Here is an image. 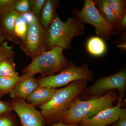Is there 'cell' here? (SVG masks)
<instances>
[{
    "label": "cell",
    "mask_w": 126,
    "mask_h": 126,
    "mask_svg": "<svg viewBox=\"0 0 126 126\" xmlns=\"http://www.w3.org/2000/svg\"><path fill=\"white\" fill-rule=\"evenodd\" d=\"M88 82L86 80H78L65 87L56 89L50 100L40 107L46 124L51 126L62 122L72 102L86 89Z\"/></svg>",
    "instance_id": "obj_1"
},
{
    "label": "cell",
    "mask_w": 126,
    "mask_h": 126,
    "mask_svg": "<svg viewBox=\"0 0 126 126\" xmlns=\"http://www.w3.org/2000/svg\"><path fill=\"white\" fill-rule=\"evenodd\" d=\"M119 97V94L115 90L88 101H82L77 97L72 102L61 122L67 125L79 124L103 110L113 107V104L118 100Z\"/></svg>",
    "instance_id": "obj_2"
},
{
    "label": "cell",
    "mask_w": 126,
    "mask_h": 126,
    "mask_svg": "<svg viewBox=\"0 0 126 126\" xmlns=\"http://www.w3.org/2000/svg\"><path fill=\"white\" fill-rule=\"evenodd\" d=\"M84 24L79 18H69L65 22L56 14L47 32V50L54 47L69 50L73 38L84 35Z\"/></svg>",
    "instance_id": "obj_3"
},
{
    "label": "cell",
    "mask_w": 126,
    "mask_h": 126,
    "mask_svg": "<svg viewBox=\"0 0 126 126\" xmlns=\"http://www.w3.org/2000/svg\"><path fill=\"white\" fill-rule=\"evenodd\" d=\"M63 50L62 48L56 47L41 54L32 59L23 72L33 76L40 74L43 78L61 72L71 63L64 55Z\"/></svg>",
    "instance_id": "obj_4"
},
{
    "label": "cell",
    "mask_w": 126,
    "mask_h": 126,
    "mask_svg": "<svg viewBox=\"0 0 126 126\" xmlns=\"http://www.w3.org/2000/svg\"><path fill=\"white\" fill-rule=\"evenodd\" d=\"M94 75V72L89 69L86 63L78 67L71 62L59 73L41 78L38 80V83L39 87L56 89L78 80L92 81Z\"/></svg>",
    "instance_id": "obj_5"
},
{
    "label": "cell",
    "mask_w": 126,
    "mask_h": 126,
    "mask_svg": "<svg viewBox=\"0 0 126 126\" xmlns=\"http://www.w3.org/2000/svg\"><path fill=\"white\" fill-rule=\"evenodd\" d=\"M72 12L84 24L92 25L95 28V33L101 38L109 40L113 35L115 26L104 20L96 7L94 0H85L81 10L74 9Z\"/></svg>",
    "instance_id": "obj_6"
},
{
    "label": "cell",
    "mask_w": 126,
    "mask_h": 126,
    "mask_svg": "<svg viewBox=\"0 0 126 126\" xmlns=\"http://www.w3.org/2000/svg\"><path fill=\"white\" fill-rule=\"evenodd\" d=\"M126 87V70L125 68L114 74L100 77L83 93L91 98L97 97L102 94L117 90L119 94H124Z\"/></svg>",
    "instance_id": "obj_7"
},
{
    "label": "cell",
    "mask_w": 126,
    "mask_h": 126,
    "mask_svg": "<svg viewBox=\"0 0 126 126\" xmlns=\"http://www.w3.org/2000/svg\"><path fill=\"white\" fill-rule=\"evenodd\" d=\"M22 47L26 54L32 59L47 51V32L38 19L28 26L25 40Z\"/></svg>",
    "instance_id": "obj_8"
},
{
    "label": "cell",
    "mask_w": 126,
    "mask_h": 126,
    "mask_svg": "<svg viewBox=\"0 0 126 126\" xmlns=\"http://www.w3.org/2000/svg\"><path fill=\"white\" fill-rule=\"evenodd\" d=\"M11 104L22 126H45V120L41 112L35 106L22 99H13Z\"/></svg>",
    "instance_id": "obj_9"
},
{
    "label": "cell",
    "mask_w": 126,
    "mask_h": 126,
    "mask_svg": "<svg viewBox=\"0 0 126 126\" xmlns=\"http://www.w3.org/2000/svg\"><path fill=\"white\" fill-rule=\"evenodd\" d=\"M124 94H119L116 106L100 112L93 117L81 122V126H107L114 124L119 118Z\"/></svg>",
    "instance_id": "obj_10"
},
{
    "label": "cell",
    "mask_w": 126,
    "mask_h": 126,
    "mask_svg": "<svg viewBox=\"0 0 126 126\" xmlns=\"http://www.w3.org/2000/svg\"><path fill=\"white\" fill-rule=\"evenodd\" d=\"M38 86V80L33 76L24 73L20 77L15 87L10 93V96L13 99L25 100Z\"/></svg>",
    "instance_id": "obj_11"
},
{
    "label": "cell",
    "mask_w": 126,
    "mask_h": 126,
    "mask_svg": "<svg viewBox=\"0 0 126 126\" xmlns=\"http://www.w3.org/2000/svg\"><path fill=\"white\" fill-rule=\"evenodd\" d=\"M56 89L38 86L28 96L26 101L34 106H39L40 107L50 100Z\"/></svg>",
    "instance_id": "obj_12"
},
{
    "label": "cell",
    "mask_w": 126,
    "mask_h": 126,
    "mask_svg": "<svg viewBox=\"0 0 126 126\" xmlns=\"http://www.w3.org/2000/svg\"><path fill=\"white\" fill-rule=\"evenodd\" d=\"M58 3V1L55 0H46L45 2L40 15V23L46 31L56 15Z\"/></svg>",
    "instance_id": "obj_13"
},
{
    "label": "cell",
    "mask_w": 126,
    "mask_h": 126,
    "mask_svg": "<svg viewBox=\"0 0 126 126\" xmlns=\"http://www.w3.org/2000/svg\"><path fill=\"white\" fill-rule=\"evenodd\" d=\"M94 2L98 11L104 20L109 24L115 26L118 20L107 0H96Z\"/></svg>",
    "instance_id": "obj_14"
},
{
    "label": "cell",
    "mask_w": 126,
    "mask_h": 126,
    "mask_svg": "<svg viewBox=\"0 0 126 126\" xmlns=\"http://www.w3.org/2000/svg\"><path fill=\"white\" fill-rule=\"evenodd\" d=\"M86 46L89 53L95 56H102L106 53L107 49L105 42L103 39L97 36L89 39Z\"/></svg>",
    "instance_id": "obj_15"
},
{
    "label": "cell",
    "mask_w": 126,
    "mask_h": 126,
    "mask_svg": "<svg viewBox=\"0 0 126 126\" xmlns=\"http://www.w3.org/2000/svg\"><path fill=\"white\" fill-rule=\"evenodd\" d=\"M19 14L14 10L1 16V23L3 28L10 33L13 34L15 24Z\"/></svg>",
    "instance_id": "obj_16"
},
{
    "label": "cell",
    "mask_w": 126,
    "mask_h": 126,
    "mask_svg": "<svg viewBox=\"0 0 126 126\" xmlns=\"http://www.w3.org/2000/svg\"><path fill=\"white\" fill-rule=\"evenodd\" d=\"M19 79V77H0V97L11 92Z\"/></svg>",
    "instance_id": "obj_17"
},
{
    "label": "cell",
    "mask_w": 126,
    "mask_h": 126,
    "mask_svg": "<svg viewBox=\"0 0 126 126\" xmlns=\"http://www.w3.org/2000/svg\"><path fill=\"white\" fill-rule=\"evenodd\" d=\"M15 65L12 59L3 60L0 62V77H19L15 70Z\"/></svg>",
    "instance_id": "obj_18"
},
{
    "label": "cell",
    "mask_w": 126,
    "mask_h": 126,
    "mask_svg": "<svg viewBox=\"0 0 126 126\" xmlns=\"http://www.w3.org/2000/svg\"><path fill=\"white\" fill-rule=\"evenodd\" d=\"M28 26L24 18L19 14L16 21L13 31V34L24 42L28 30Z\"/></svg>",
    "instance_id": "obj_19"
},
{
    "label": "cell",
    "mask_w": 126,
    "mask_h": 126,
    "mask_svg": "<svg viewBox=\"0 0 126 126\" xmlns=\"http://www.w3.org/2000/svg\"><path fill=\"white\" fill-rule=\"evenodd\" d=\"M118 21L126 13V1L124 0H107Z\"/></svg>",
    "instance_id": "obj_20"
},
{
    "label": "cell",
    "mask_w": 126,
    "mask_h": 126,
    "mask_svg": "<svg viewBox=\"0 0 126 126\" xmlns=\"http://www.w3.org/2000/svg\"><path fill=\"white\" fill-rule=\"evenodd\" d=\"M14 54L13 47L9 45L7 42L0 43V62L12 59Z\"/></svg>",
    "instance_id": "obj_21"
},
{
    "label": "cell",
    "mask_w": 126,
    "mask_h": 126,
    "mask_svg": "<svg viewBox=\"0 0 126 126\" xmlns=\"http://www.w3.org/2000/svg\"><path fill=\"white\" fill-rule=\"evenodd\" d=\"M32 0H15L14 9L18 14H21L30 11L31 8Z\"/></svg>",
    "instance_id": "obj_22"
},
{
    "label": "cell",
    "mask_w": 126,
    "mask_h": 126,
    "mask_svg": "<svg viewBox=\"0 0 126 126\" xmlns=\"http://www.w3.org/2000/svg\"><path fill=\"white\" fill-rule=\"evenodd\" d=\"M14 0H0V16L14 10Z\"/></svg>",
    "instance_id": "obj_23"
},
{
    "label": "cell",
    "mask_w": 126,
    "mask_h": 126,
    "mask_svg": "<svg viewBox=\"0 0 126 126\" xmlns=\"http://www.w3.org/2000/svg\"><path fill=\"white\" fill-rule=\"evenodd\" d=\"M45 1V0H32V12L38 19L40 17L41 12Z\"/></svg>",
    "instance_id": "obj_24"
},
{
    "label": "cell",
    "mask_w": 126,
    "mask_h": 126,
    "mask_svg": "<svg viewBox=\"0 0 126 126\" xmlns=\"http://www.w3.org/2000/svg\"><path fill=\"white\" fill-rule=\"evenodd\" d=\"M126 28V13L122 16L115 25L113 35L117 34L124 32Z\"/></svg>",
    "instance_id": "obj_25"
},
{
    "label": "cell",
    "mask_w": 126,
    "mask_h": 126,
    "mask_svg": "<svg viewBox=\"0 0 126 126\" xmlns=\"http://www.w3.org/2000/svg\"><path fill=\"white\" fill-rule=\"evenodd\" d=\"M0 126H17L15 119L9 115L0 116Z\"/></svg>",
    "instance_id": "obj_26"
},
{
    "label": "cell",
    "mask_w": 126,
    "mask_h": 126,
    "mask_svg": "<svg viewBox=\"0 0 126 126\" xmlns=\"http://www.w3.org/2000/svg\"><path fill=\"white\" fill-rule=\"evenodd\" d=\"M12 111H13V108L11 103L0 99V116L9 114Z\"/></svg>",
    "instance_id": "obj_27"
},
{
    "label": "cell",
    "mask_w": 126,
    "mask_h": 126,
    "mask_svg": "<svg viewBox=\"0 0 126 126\" xmlns=\"http://www.w3.org/2000/svg\"><path fill=\"white\" fill-rule=\"evenodd\" d=\"M113 126H126V109H120L119 118Z\"/></svg>",
    "instance_id": "obj_28"
},
{
    "label": "cell",
    "mask_w": 126,
    "mask_h": 126,
    "mask_svg": "<svg viewBox=\"0 0 126 126\" xmlns=\"http://www.w3.org/2000/svg\"><path fill=\"white\" fill-rule=\"evenodd\" d=\"M20 15L24 18L28 26L33 23L37 19H38L33 14L32 11L28 12L24 14H20Z\"/></svg>",
    "instance_id": "obj_29"
},
{
    "label": "cell",
    "mask_w": 126,
    "mask_h": 126,
    "mask_svg": "<svg viewBox=\"0 0 126 126\" xmlns=\"http://www.w3.org/2000/svg\"><path fill=\"white\" fill-rule=\"evenodd\" d=\"M81 126L79 124H75V125H68L67 124H64V123L60 122L54 124L50 126Z\"/></svg>",
    "instance_id": "obj_30"
},
{
    "label": "cell",
    "mask_w": 126,
    "mask_h": 126,
    "mask_svg": "<svg viewBox=\"0 0 126 126\" xmlns=\"http://www.w3.org/2000/svg\"><path fill=\"white\" fill-rule=\"evenodd\" d=\"M4 38L2 35V33H1L0 30V43L4 42Z\"/></svg>",
    "instance_id": "obj_31"
}]
</instances>
